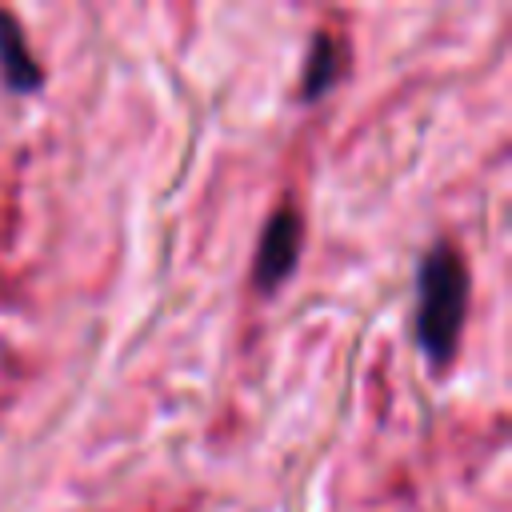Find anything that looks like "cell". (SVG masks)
<instances>
[{"label": "cell", "mask_w": 512, "mask_h": 512, "mask_svg": "<svg viewBox=\"0 0 512 512\" xmlns=\"http://www.w3.org/2000/svg\"><path fill=\"white\" fill-rule=\"evenodd\" d=\"M300 244H304V216L296 204H280L264 232H260V244H256V268H252V280L260 292H272L280 280H288L296 272V260H300Z\"/></svg>", "instance_id": "7a4b0ae2"}, {"label": "cell", "mask_w": 512, "mask_h": 512, "mask_svg": "<svg viewBox=\"0 0 512 512\" xmlns=\"http://www.w3.org/2000/svg\"><path fill=\"white\" fill-rule=\"evenodd\" d=\"M0 72H4V84L12 92H36L44 84V72H40L36 56L24 40V28L4 8H0Z\"/></svg>", "instance_id": "3957f363"}, {"label": "cell", "mask_w": 512, "mask_h": 512, "mask_svg": "<svg viewBox=\"0 0 512 512\" xmlns=\"http://www.w3.org/2000/svg\"><path fill=\"white\" fill-rule=\"evenodd\" d=\"M468 264L452 240L428 248L416 272V344L424 360L444 372L460 352V332L468 316Z\"/></svg>", "instance_id": "6da1fadb"}, {"label": "cell", "mask_w": 512, "mask_h": 512, "mask_svg": "<svg viewBox=\"0 0 512 512\" xmlns=\"http://www.w3.org/2000/svg\"><path fill=\"white\" fill-rule=\"evenodd\" d=\"M344 64H348L344 36L332 32V28H316V40H312V52H308V68H304V96L308 100L324 96L344 76Z\"/></svg>", "instance_id": "277c9868"}]
</instances>
